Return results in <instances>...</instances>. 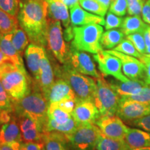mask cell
<instances>
[{"label":"cell","mask_w":150,"mask_h":150,"mask_svg":"<svg viewBox=\"0 0 150 150\" xmlns=\"http://www.w3.org/2000/svg\"><path fill=\"white\" fill-rule=\"evenodd\" d=\"M19 25L30 42L45 49L47 46V3L45 0H20L17 16Z\"/></svg>","instance_id":"6da1fadb"},{"label":"cell","mask_w":150,"mask_h":150,"mask_svg":"<svg viewBox=\"0 0 150 150\" xmlns=\"http://www.w3.org/2000/svg\"><path fill=\"white\" fill-rule=\"evenodd\" d=\"M0 81L12 102L23 98L33 88V81L24 67L18 66L12 61L5 62L0 66Z\"/></svg>","instance_id":"7a4b0ae2"},{"label":"cell","mask_w":150,"mask_h":150,"mask_svg":"<svg viewBox=\"0 0 150 150\" xmlns=\"http://www.w3.org/2000/svg\"><path fill=\"white\" fill-rule=\"evenodd\" d=\"M54 74L58 78L62 79L69 83L74 91L78 102H94L97 90L96 80L81 74L67 64H63L61 67H56Z\"/></svg>","instance_id":"3957f363"},{"label":"cell","mask_w":150,"mask_h":150,"mask_svg":"<svg viewBox=\"0 0 150 150\" xmlns=\"http://www.w3.org/2000/svg\"><path fill=\"white\" fill-rule=\"evenodd\" d=\"M13 112L29 115L40 125L42 133L48 120L49 104L47 99L41 92L33 89L17 102H13Z\"/></svg>","instance_id":"277c9868"},{"label":"cell","mask_w":150,"mask_h":150,"mask_svg":"<svg viewBox=\"0 0 150 150\" xmlns=\"http://www.w3.org/2000/svg\"><path fill=\"white\" fill-rule=\"evenodd\" d=\"M104 29L100 24H90L80 27L73 26L74 38L71 46L78 51L97 54L103 50L100 45Z\"/></svg>","instance_id":"5b68a950"},{"label":"cell","mask_w":150,"mask_h":150,"mask_svg":"<svg viewBox=\"0 0 150 150\" xmlns=\"http://www.w3.org/2000/svg\"><path fill=\"white\" fill-rule=\"evenodd\" d=\"M97 90L94 103L99 110L101 117L115 115L117 112L120 98L109 83L102 77L96 79Z\"/></svg>","instance_id":"8992f818"},{"label":"cell","mask_w":150,"mask_h":150,"mask_svg":"<svg viewBox=\"0 0 150 150\" xmlns=\"http://www.w3.org/2000/svg\"><path fill=\"white\" fill-rule=\"evenodd\" d=\"M65 135L73 150H96L102 133L95 124H86L79 125L72 133Z\"/></svg>","instance_id":"52a82bcc"},{"label":"cell","mask_w":150,"mask_h":150,"mask_svg":"<svg viewBox=\"0 0 150 150\" xmlns=\"http://www.w3.org/2000/svg\"><path fill=\"white\" fill-rule=\"evenodd\" d=\"M47 47L61 64H65L69 59L71 46L63 38L61 22L47 18Z\"/></svg>","instance_id":"ba28073f"},{"label":"cell","mask_w":150,"mask_h":150,"mask_svg":"<svg viewBox=\"0 0 150 150\" xmlns=\"http://www.w3.org/2000/svg\"><path fill=\"white\" fill-rule=\"evenodd\" d=\"M93 57L98 63L99 70L104 76H111L122 82L130 80L122 72V63L117 57L108 53L106 50L99 52Z\"/></svg>","instance_id":"9c48e42d"},{"label":"cell","mask_w":150,"mask_h":150,"mask_svg":"<svg viewBox=\"0 0 150 150\" xmlns=\"http://www.w3.org/2000/svg\"><path fill=\"white\" fill-rule=\"evenodd\" d=\"M148 115H150V104L120 98L116 115L122 121L131 123Z\"/></svg>","instance_id":"30bf717a"},{"label":"cell","mask_w":150,"mask_h":150,"mask_svg":"<svg viewBox=\"0 0 150 150\" xmlns=\"http://www.w3.org/2000/svg\"><path fill=\"white\" fill-rule=\"evenodd\" d=\"M120 60L124 74L130 80H145V66L140 60L113 50H106Z\"/></svg>","instance_id":"8fae6325"},{"label":"cell","mask_w":150,"mask_h":150,"mask_svg":"<svg viewBox=\"0 0 150 150\" xmlns=\"http://www.w3.org/2000/svg\"><path fill=\"white\" fill-rule=\"evenodd\" d=\"M65 64L70 65L72 69L82 74L93 76L96 79L102 77L97 72L96 66L91 56L83 52L75 50L72 47V46L69 59Z\"/></svg>","instance_id":"7c38bea8"},{"label":"cell","mask_w":150,"mask_h":150,"mask_svg":"<svg viewBox=\"0 0 150 150\" xmlns=\"http://www.w3.org/2000/svg\"><path fill=\"white\" fill-rule=\"evenodd\" d=\"M104 136L117 140H125L129 127L117 115L100 117L95 122Z\"/></svg>","instance_id":"4fadbf2b"},{"label":"cell","mask_w":150,"mask_h":150,"mask_svg":"<svg viewBox=\"0 0 150 150\" xmlns=\"http://www.w3.org/2000/svg\"><path fill=\"white\" fill-rule=\"evenodd\" d=\"M14 113L20 127L22 142H43V133L40 125L26 114Z\"/></svg>","instance_id":"5bb4252c"},{"label":"cell","mask_w":150,"mask_h":150,"mask_svg":"<svg viewBox=\"0 0 150 150\" xmlns=\"http://www.w3.org/2000/svg\"><path fill=\"white\" fill-rule=\"evenodd\" d=\"M79 125L95 124L101 117L99 110L92 101H79L71 113Z\"/></svg>","instance_id":"9a60e30c"},{"label":"cell","mask_w":150,"mask_h":150,"mask_svg":"<svg viewBox=\"0 0 150 150\" xmlns=\"http://www.w3.org/2000/svg\"><path fill=\"white\" fill-rule=\"evenodd\" d=\"M54 81V71L46 55L41 61L38 76L33 81V88L41 92L46 97Z\"/></svg>","instance_id":"2e32d148"},{"label":"cell","mask_w":150,"mask_h":150,"mask_svg":"<svg viewBox=\"0 0 150 150\" xmlns=\"http://www.w3.org/2000/svg\"><path fill=\"white\" fill-rule=\"evenodd\" d=\"M45 97L49 104L59 102L64 99H76V95L69 83L60 78L54 81Z\"/></svg>","instance_id":"e0dca14e"},{"label":"cell","mask_w":150,"mask_h":150,"mask_svg":"<svg viewBox=\"0 0 150 150\" xmlns=\"http://www.w3.org/2000/svg\"><path fill=\"white\" fill-rule=\"evenodd\" d=\"M70 21L72 26H83L90 24H97L104 25V17L94 15L88 12L79 6V3L70 8Z\"/></svg>","instance_id":"ac0fdd59"},{"label":"cell","mask_w":150,"mask_h":150,"mask_svg":"<svg viewBox=\"0 0 150 150\" xmlns=\"http://www.w3.org/2000/svg\"><path fill=\"white\" fill-rule=\"evenodd\" d=\"M46 55L45 49L33 43H31L26 49L24 56L27 65L34 79L38 76L41 61Z\"/></svg>","instance_id":"d6986e66"},{"label":"cell","mask_w":150,"mask_h":150,"mask_svg":"<svg viewBox=\"0 0 150 150\" xmlns=\"http://www.w3.org/2000/svg\"><path fill=\"white\" fill-rule=\"evenodd\" d=\"M47 3V18L59 20L64 28L70 26L68 7L60 0H45Z\"/></svg>","instance_id":"ffe728a7"},{"label":"cell","mask_w":150,"mask_h":150,"mask_svg":"<svg viewBox=\"0 0 150 150\" xmlns=\"http://www.w3.org/2000/svg\"><path fill=\"white\" fill-rule=\"evenodd\" d=\"M125 141L129 149L136 150L150 147V133L140 129L129 128Z\"/></svg>","instance_id":"44dd1931"},{"label":"cell","mask_w":150,"mask_h":150,"mask_svg":"<svg viewBox=\"0 0 150 150\" xmlns=\"http://www.w3.org/2000/svg\"><path fill=\"white\" fill-rule=\"evenodd\" d=\"M13 142H22L21 134L16 115L8 122L1 125L0 127V142L2 144H8Z\"/></svg>","instance_id":"7402d4cb"},{"label":"cell","mask_w":150,"mask_h":150,"mask_svg":"<svg viewBox=\"0 0 150 150\" xmlns=\"http://www.w3.org/2000/svg\"><path fill=\"white\" fill-rule=\"evenodd\" d=\"M110 85L120 96L124 97L139 93L147 84L142 80H129L127 82H115Z\"/></svg>","instance_id":"603a6c76"},{"label":"cell","mask_w":150,"mask_h":150,"mask_svg":"<svg viewBox=\"0 0 150 150\" xmlns=\"http://www.w3.org/2000/svg\"><path fill=\"white\" fill-rule=\"evenodd\" d=\"M13 33L0 34V51L8 56L13 63L20 67H24L22 56L14 47L12 42Z\"/></svg>","instance_id":"cb8c5ba5"},{"label":"cell","mask_w":150,"mask_h":150,"mask_svg":"<svg viewBox=\"0 0 150 150\" xmlns=\"http://www.w3.org/2000/svg\"><path fill=\"white\" fill-rule=\"evenodd\" d=\"M42 140L45 150H67L66 135L58 131L43 133Z\"/></svg>","instance_id":"d4e9b609"},{"label":"cell","mask_w":150,"mask_h":150,"mask_svg":"<svg viewBox=\"0 0 150 150\" xmlns=\"http://www.w3.org/2000/svg\"><path fill=\"white\" fill-rule=\"evenodd\" d=\"M140 16H130L124 18L121 31L126 36L135 33H145L149 27Z\"/></svg>","instance_id":"484cf974"},{"label":"cell","mask_w":150,"mask_h":150,"mask_svg":"<svg viewBox=\"0 0 150 150\" xmlns=\"http://www.w3.org/2000/svg\"><path fill=\"white\" fill-rule=\"evenodd\" d=\"M125 34L121 30L110 29L102 33L100 39V45L102 49L113 50L124 39Z\"/></svg>","instance_id":"4316f807"},{"label":"cell","mask_w":150,"mask_h":150,"mask_svg":"<svg viewBox=\"0 0 150 150\" xmlns=\"http://www.w3.org/2000/svg\"><path fill=\"white\" fill-rule=\"evenodd\" d=\"M79 124L72 117L67 122L59 124L56 122L54 120L49 118L45 126L43 133L50 132V131H58L65 134H70L75 131L79 127Z\"/></svg>","instance_id":"83f0119b"},{"label":"cell","mask_w":150,"mask_h":150,"mask_svg":"<svg viewBox=\"0 0 150 150\" xmlns=\"http://www.w3.org/2000/svg\"><path fill=\"white\" fill-rule=\"evenodd\" d=\"M96 150H130L125 140L108 138L102 134L95 147Z\"/></svg>","instance_id":"f1b7e54d"},{"label":"cell","mask_w":150,"mask_h":150,"mask_svg":"<svg viewBox=\"0 0 150 150\" xmlns=\"http://www.w3.org/2000/svg\"><path fill=\"white\" fill-rule=\"evenodd\" d=\"M17 17H14L0 9V33H13L19 27Z\"/></svg>","instance_id":"f546056e"},{"label":"cell","mask_w":150,"mask_h":150,"mask_svg":"<svg viewBox=\"0 0 150 150\" xmlns=\"http://www.w3.org/2000/svg\"><path fill=\"white\" fill-rule=\"evenodd\" d=\"M29 41L27 33L19 26L13 33L12 42L14 47L21 56L23 55L24 52L28 47Z\"/></svg>","instance_id":"4dcf8cb0"},{"label":"cell","mask_w":150,"mask_h":150,"mask_svg":"<svg viewBox=\"0 0 150 150\" xmlns=\"http://www.w3.org/2000/svg\"><path fill=\"white\" fill-rule=\"evenodd\" d=\"M72 116L70 113L61 110L54 103L50 104L48 109V117L59 124L67 122Z\"/></svg>","instance_id":"1f68e13d"},{"label":"cell","mask_w":150,"mask_h":150,"mask_svg":"<svg viewBox=\"0 0 150 150\" xmlns=\"http://www.w3.org/2000/svg\"><path fill=\"white\" fill-rule=\"evenodd\" d=\"M79 4L86 11L102 17H104L108 11V8H105L96 0H79Z\"/></svg>","instance_id":"d6a6232c"},{"label":"cell","mask_w":150,"mask_h":150,"mask_svg":"<svg viewBox=\"0 0 150 150\" xmlns=\"http://www.w3.org/2000/svg\"><path fill=\"white\" fill-rule=\"evenodd\" d=\"M113 50L127 54V55L134 56V57H136L138 59H140L142 56V54H140L136 50V48L135 47L134 44L127 38L124 39L119 45H117L113 49Z\"/></svg>","instance_id":"836d02e7"},{"label":"cell","mask_w":150,"mask_h":150,"mask_svg":"<svg viewBox=\"0 0 150 150\" xmlns=\"http://www.w3.org/2000/svg\"><path fill=\"white\" fill-rule=\"evenodd\" d=\"M127 38L134 44L136 50L141 54H147V46L144 33H135L129 35Z\"/></svg>","instance_id":"e575fe53"},{"label":"cell","mask_w":150,"mask_h":150,"mask_svg":"<svg viewBox=\"0 0 150 150\" xmlns=\"http://www.w3.org/2000/svg\"><path fill=\"white\" fill-rule=\"evenodd\" d=\"M0 112H13V102L0 81Z\"/></svg>","instance_id":"d590c367"},{"label":"cell","mask_w":150,"mask_h":150,"mask_svg":"<svg viewBox=\"0 0 150 150\" xmlns=\"http://www.w3.org/2000/svg\"><path fill=\"white\" fill-rule=\"evenodd\" d=\"M20 0H0V9L11 16H18Z\"/></svg>","instance_id":"8d00e7d4"},{"label":"cell","mask_w":150,"mask_h":150,"mask_svg":"<svg viewBox=\"0 0 150 150\" xmlns=\"http://www.w3.org/2000/svg\"><path fill=\"white\" fill-rule=\"evenodd\" d=\"M127 0H110L109 11L116 16L122 17L126 15L127 13Z\"/></svg>","instance_id":"74e56055"},{"label":"cell","mask_w":150,"mask_h":150,"mask_svg":"<svg viewBox=\"0 0 150 150\" xmlns=\"http://www.w3.org/2000/svg\"><path fill=\"white\" fill-rule=\"evenodd\" d=\"M122 98L127 99V100L136 101L142 103H147L150 104V85H147L142 90L141 92L136 95H131L128 97H124Z\"/></svg>","instance_id":"f35d334b"},{"label":"cell","mask_w":150,"mask_h":150,"mask_svg":"<svg viewBox=\"0 0 150 150\" xmlns=\"http://www.w3.org/2000/svg\"><path fill=\"white\" fill-rule=\"evenodd\" d=\"M124 19L121 17L116 16L112 13L108 11L106 14V20H105L104 27L105 29L110 30L121 27Z\"/></svg>","instance_id":"ab89813d"},{"label":"cell","mask_w":150,"mask_h":150,"mask_svg":"<svg viewBox=\"0 0 150 150\" xmlns=\"http://www.w3.org/2000/svg\"><path fill=\"white\" fill-rule=\"evenodd\" d=\"M128 8L127 13L129 16H140L143 8L145 0H127Z\"/></svg>","instance_id":"60d3db41"},{"label":"cell","mask_w":150,"mask_h":150,"mask_svg":"<svg viewBox=\"0 0 150 150\" xmlns=\"http://www.w3.org/2000/svg\"><path fill=\"white\" fill-rule=\"evenodd\" d=\"M78 100L76 99H68L62 100L59 102H54L58 107L61 108V110H64V111L68 112V113H72V112L74 110V108L77 104Z\"/></svg>","instance_id":"b9f144b4"},{"label":"cell","mask_w":150,"mask_h":150,"mask_svg":"<svg viewBox=\"0 0 150 150\" xmlns=\"http://www.w3.org/2000/svg\"><path fill=\"white\" fill-rule=\"evenodd\" d=\"M130 124L150 132V115L135 120L131 122Z\"/></svg>","instance_id":"7bdbcfd3"},{"label":"cell","mask_w":150,"mask_h":150,"mask_svg":"<svg viewBox=\"0 0 150 150\" xmlns=\"http://www.w3.org/2000/svg\"><path fill=\"white\" fill-rule=\"evenodd\" d=\"M145 65L146 69L145 83L150 85V54H142V57L139 59Z\"/></svg>","instance_id":"ee69618b"},{"label":"cell","mask_w":150,"mask_h":150,"mask_svg":"<svg viewBox=\"0 0 150 150\" xmlns=\"http://www.w3.org/2000/svg\"><path fill=\"white\" fill-rule=\"evenodd\" d=\"M44 148L43 142H22L20 150H42Z\"/></svg>","instance_id":"f6af8a7d"},{"label":"cell","mask_w":150,"mask_h":150,"mask_svg":"<svg viewBox=\"0 0 150 150\" xmlns=\"http://www.w3.org/2000/svg\"><path fill=\"white\" fill-rule=\"evenodd\" d=\"M142 19L146 24L150 25V0H147L144 4L141 13Z\"/></svg>","instance_id":"bcb514c9"},{"label":"cell","mask_w":150,"mask_h":150,"mask_svg":"<svg viewBox=\"0 0 150 150\" xmlns=\"http://www.w3.org/2000/svg\"><path fill=\"white\" fill-rule=\"evenodd\" d=\"M22 142H13L8 144H2L0 147V150H20Z\"/></svg>","instance_id":"7dc6e473"},{"label":"cell","mask_w":150,"mask_h":150,"mask_svg":"<svg viewBox=\"0 0 150 150\" xmlns=\"http://www.w3.org/2000/svg\"><path fill=\"white\" fill-rule=\"evenodd\" d=\"M63 38L67 42H70V40H73L74 34H73V26L70 25L68 27L65 28L64 31L63 32Z\"/></svg>","instance_id":"c3c4849f"},{"label":"cell","mask_w":150,"mask_h":150,"mask_svg":"<svg viewBox=\"0 0 150 150\" xmlns=\"http://www.w3.org/2000/svg\"><path fill=\"white\" fill-rule=\"evenodd\" d=\"M146 46H147V54H150V25L144 33Z\"/></svg>","instance_id":"681fc988"},{"label":"cell","mask_w":150,"mask_h":150,"mask_svg":"<svg viewBox=\"0 0 150 150\" xmlns=\"http://www.w3.org/2000/svg\"><path fill=\"white\" fill-rule=\"evenodd\" d=\"M65 5H66L69 8H72L75 4L79 3V0H60Z\"/></svg>","instance_id":"f907efd6"},{"label":"cell","mask_w":150,"mask_h":150,"mask_svg":"<svg viewBox=\"0 0 150 150\" xmlns=\"http://www.w3.org/2000/svg\"><path fill=\"white\" fill-rule=\"evenodd\" d=\"M8 61H11V60L9 59L8 56H6L2 52L0 51V66H1L3 63H4L5 62Z\"/></svg>","instance_id":"816d5d0a"},{"label":"cell","mask_w":150,"mask_h":150,"mask_svg":"<svg viewBox=\"0 0 150 150\" xmlns=\"http://www.w3.org/2000/svg\"><path fill=\"white\" fill-rule=\"evenodd\" d=\"M99 4H101L102 6H104L105 8H109L110 4V0H96Z\"/></svg>","instance_id":"f5cc1de1"},{"label":"cell","mask_w":150,"mask_h":150,"mask_svg":"<svg viewBox=\"0 0 150 150\" xmlns=\"http://www.w3.org/2000/svg\"><path fill=\"white\" fill-rule=\"evenodd\" d=\"M136 150H150V147L141 148V149H136Z\"/></svg>","instance_id":"db71d44e"},{"label":"cell","mask_w":150,"mask_h":150,"mask_svg":"<svg viewBox=\"0 0 150 150\" xmlns=\"http://www.w3.org/2000/svg\"><path fill=\"white\" fill-rule=\"evenodd\" d=\"M0 147H1V142H0Z\"/></svg>","instance_id":"11a10c76"},{"label":"cell","mask_w":150,"mask_h":150,"mask_svg":"<svg viewBox=\"0 0 150 150\" xmlns=\"http://www.w3.org/2000/svg\"><path fill=\"white\" fill-rule=\"evenodd\" d=\"M42 150H45V149H44V148H43V149H42Z\"/></svg>","instance_id":"9f6ffc18"},{"label":"cell","mask_w":150,"mask_h":150,"mask_svg":"<svg viewBox=\"0 0 150 150\" xmlns=\"http://www.w3.org/2000/svg\"><path fill=\"white\" fill-rule=\"evenodd\" d=\"M0 125H1V124H0Z\"/></svg>","instance_id":"6f0895ef"},{"label":"cell","mask_w":150,"mask_h":150,"mask_svg":"<svg viewBox=\"0 0 150 150\" xmlns=\"http://www.w3.org/2000/svg\"><path fill=\"white\" fill-rule=\"evenodd\" d=\"M0 34H1V33H0Z\"/></svg>","instance_id":"680465c9"},{"label":"cell","mask_w":150,"mask_h":150,"mask_svg":"<svg viewBox=\"0 0 150 150\" xmlns=\"http://www.w3.org/2000/svg\"></svg>","instance_id":"91938a15"}]
</instances>
